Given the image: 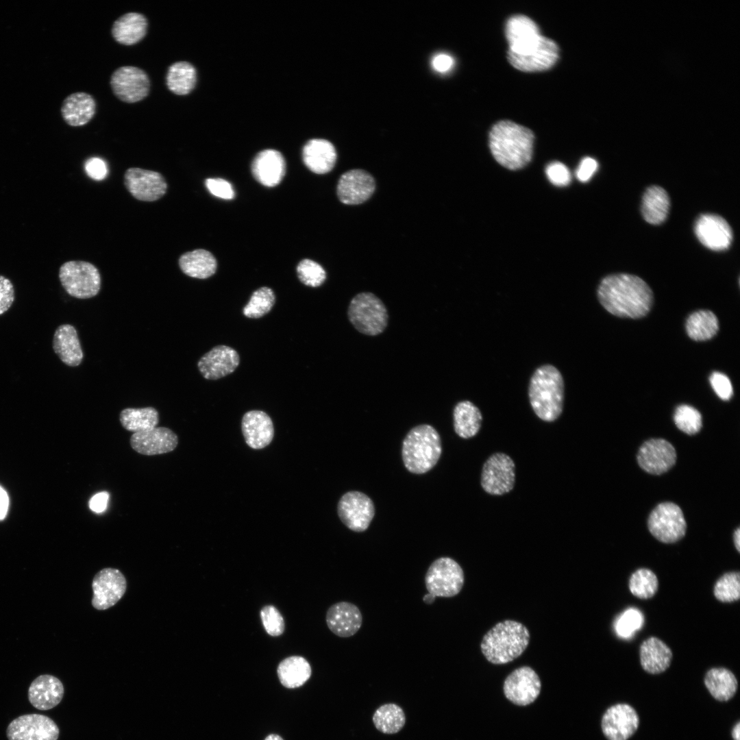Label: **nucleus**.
<instances>
[{
	"label": "nucleus",
	"mask_w": 740,
	"mask_h": 740,
	"mask_svg": "<svg viewBox=\"0 0 740 740\" xmlns=\"http://www.w3.org/2000/svg\"><path fill=\"white\" fill-rule=\"evenodd\" d=\"M505 34L509 45L507 58L515 69L525 72L542 71L557 62L558 45L542 36L537 25L529 17L521 14L510 17Z\"/></svg>",
	"instance_id": "obj_1"
},
{
	"label": "nucleus",
	"mask_w": 740,
	"mask_h": 740,
	"mask_svg": "<svg viewBox=\"0 0 740 740\" xmlns=\"http://www.w3.org/2000/svg\"><path fill=\"white\" fill-rule=\"evenodd\" d=\"M597 297L610 314L624 318L645 316L653 304V293L639 277L628 273L608 275L600 282Z\"/></svg>",
	"instance_id": "obj_2"
},
{
	"label": "nucleus",
	"mask_w": 740,
	"mask_h": 740,
	"mask_svg": "<svg viewBox=\"0 0 740 740\" xmlns=\"http://www.w3.org/2000/svg\"><path fill=\"white\" fill-rule=\"evenodd\" d=\"M534 135L532 130L511 121H500L491 127L489 147L495 160L510 170L520 169L531 160Z\"/></svg>",
	"instance_id": "obj_3"
},
{
	"label": "nucleus",
	"mask_w": 740,
	"mask_h": 740,
	"mask_svg": "<svg viewBox=\"0 0 740 740\" xmlns=\"http://www.w3.org/2000/svg\"><path fill=\"white\" fill-rule=\"evenodd\" d=\"M528 397L535 415L542 421L553 422L563 410L565 387L559 370L552 365L538 367L532 374Z\"/></svg>",
	"instance_id": "obj_4"
},
{
	"label": "nucleus",
	"mask_w": 740,
	"mask_h": 740,
	"mask_svg": "<svg viewBox=\"0 0 740 740\" xmlns=\"http://www.w3.org/2000/svg\"><path fill=\"white\" fill-rule=\"evenodd\" d=\"M530 638L529 630L523 624L507 619L496 624L484 635L480 648L489 662L506 664L523 654Z\"/></svg>",
	"instance_id": "obj_5"
},
{
	"label": "nucleus",
	"mask_w": 740,
	"mask_h": 740,
	"mask_svg": "<svg viewBox=\"0 0 740 740\" xmlns=\"http://www.w3.org/2000/svg\"><path fill=\"white\" fill-rule=\"evenodd\" d=\"M442 452L440 436L434 428L421 424L412 428L402 443V456L405 467L415 474L431 470Z\"/></svg>",
	"instance_id": "obj_6"
},
{
	"label": "nucleus",
	"mask_w": 740,
	"mask_h": 740,
	"mask_svg": "<svg viewBox=\"0 0 740 740\" xmlns=\"http://www.w3.org/2000/svg\"><path fill=\"white\" fill-rule=\"evenodd\" d=\"M352 325L360 333L376 336L388 324V312L382 300L371 293L357 294L351 300L347 311Z\"/></svg>",
	"instance_id": "obj_7"
},
{
	"label": "nucleus",
	"mask_w": 740,
	"mask_h": 740,
	"mask_svg": "<svg viewBox=\"0 0 740 740\" xmlns=\"http://www.w3.org/2000/svg\"><path fill=\"white\" fill-rule=\"evenodd\" d=\"M59 279L66 292L77 299L95 297L101 288V276L98 269L86 261L64 262L60 267Z\"/></svg>",
	"instance_id": "obj_8"
},
{
	"label": "nucleus",
	"mask_w": 740,
	"mask_h": 740,
	"mask_svg": "<svg viewBox=\"0 0 740 740\" xmlns=\"http://www.w3.org/2000/svg\"><path fill=\"white\" fill-rule=\"evenodd\" d=\"M464 582L462 567L449 557H441L434 560L425 576L426 589L435 597H454L460 592Z\"/></svg>",
	"instance_id": "obj_9"
},
{
	"label": "nucleus",
	"mask_w": 740,
	"mask_h": 740,
	"mask_svg": "<svg viewBox=\"0 0 740 740\" xmlns=\"http://www.w3.org/2000/svg\"><path fill=\"white\" fill-rule=\"evenodd\" d=\"M648 527L652 535L664 543H674L684 537L687 523L681 508L672 502L657 505L651 512Z\"/></svg>",
	"instance_id": "obj_10"
},
{
	"label": "nucleus",
	"mask_w": 740,
	"mask_h": 740,
	"mask_svg": "<svg viewBox=\"0 0 740 740\" xmlns=\"http://www.w3.org/2000/svg\"><path fill=\"white\" fill-rule=\"evenodd\" d=\"M515 480V464L508 454L494 453L484 463L480 484L486 493L491 495L506 494L513 489Z\"/></svg>",
	"instance_id": "obj_11"
},
{
	"label": "nucleus",
	"mask_w": 740,
	"mask_h": 740,
	"mask_svg": "<svg viewBox=\"0 0 740 740\" xmlns=\"http://www.w3.org/2000/svg\"><path fill=\"white\" fill-rule=\"evenodd\" d=\"M5 732L8 740H58L60 729L49 717L32 713L14 719Z\"/></svg>",
	"instance_id": "obj_12"
},
{
	"label": "nucleus",
	"mask_w": 740,
	"mask_h": 740,
	"mask_svg": "<svg viewBox=\"0 0 740 740\" xmlns=\"http://www.w3.org/2000/svg\"><path fill=\"white\" fill-rule=\"evenodd\" d=\"M337 511L345 526L357 532L365 531L375 515V508L371 498L356 491H349L341 497Z\"/></svg>",
	"instance_id": "obj_13"
},
{
	"label": "nucleus",
	"mask_w": 740,
	"mask_h": 740,
	"mask_svg": "<svg viewBox=\"0 0 740 740\" xmlns=\"http://www.w3.org/2000/svg\"><path fill=\"white\" fill-rule=\"evenodd\" d=\"M110 85L118 99L126 103H136L148 95L150 81L147 74L140 68L123 66L114 71Z\"/></svg>",
	"instance_id": "obj_14"
},
{
	"label": "nucleus",
	"mask_w": 740,
	"mask_h": 740,
	"mask_svg": "<svg viewBox=\"0 0 740 740\" xmlns=\"http://www.w3.org/2000/svg\"><path fill=\"white\" fill-rule=\"evenodd\" d=\"M541 682L536 672L529 666L513 670L504 680L503 690L506 698L517 706H527L538 698Z\"/></svg>",
	"instance_id": "obj_15"
},
{
	"label": "nucleus",
	"mask_w": 740,
	"mask_h": 740,
	"mask_svg": "<svg viewBox=\"0 0 740 740\" xmlns=\"http://www.w3.org/2000/svg\"><path fill=\"white\" fill-rule=\"evenodd\" d=\"M92 588V606L99 610H106L115 605L125 594L126 579L119 569L104 568L95 574Z\"/></svg>",
	"instance_id": "obj_16"
},
{
	"label": "nucleus",
	"mask_w": 740,
	"mask_h": 740,
	"mask_svg": "<svg viewBox=\"0 0 740 740\" xmlns=\"http://www.w3.org/2000/svg\"><path fill=\"white\" fill-rule=\"evenodd\" d=\"M124 184L134 198L143 201H156L167 190L166 181L161 173L140 168L127 169Z\"/></svg>",
	"instance_id": "obj_17"
},
{
	"label": "nucleus",
	"mask_w": 740,
	"mask_h": 740,
	"mask_svg": "<svg viewBox=\"0 0 740 740\" xmlns=\"http://www.w3.org/2000/svg\"><path fill=\"white\" fill-rule=\"evenodd\" d=\"M639 717L630 704L619 703L610 706L604 713L601 728L608 740H628L637 731Z\"/></svg>",
	"instance_id": "obj_18"
},
{
	"label": "nucleus",
	"mask_w": 740,
	"mask_h": 740,
	"mask_svg": "<svg viewBox=\"0 0 740 740\" xmlns=\"http://www.w3.org/2000/svg\"><path fill=\"white\" fill-rule=\"evenodd\" d=\"M676 461L675 448L663 439H651L646 441L637 454V462L640 467L653 475H661L667 472L675 465Z\"/></svg>",
	"instance_id": "obj_19"
},
{
	"label": "nucleus",
	"mask_w": 740,
	"mask_h": 740,
	"mask_svg": "<svg viewBox=\"0 0 740 740\" xmlns=\"http://www.w3.org/2000/svg\"><path fill=\"white\" fill-rule=\"evenodd\" d=\"M375 189V182L369 173L362 169H352L342 174L336 192L342 203L358 205L369 199Z\"/></svg>",
	"instance_id": "obj_20"
},
{
	"label": "nucleus",
	"mask_w": 740,
	"mask_h": 740,
	"mask_svg": "<svg viewBox=\"0 0 740 740\" xmlns=\"http://www.w3.org/2000/svg\"><path fill=\"white\" fill-rule=\"evenodd\" d=\"M694 230L700 243L712 250H725L732 241L730 226L724 218L717 214L701 215L695 222Z\"/></svg>",
	"instance_id": "obj_21"
},
{
	"label": "nucleus",
	"mask_w": 740,
	"mask_h": 740,
	"mask_svg": "<svg viewBox=\"0 0 740 740\" xmlns=\"http://www.w3.org/2000/svg\"><path fill=\"white\" fill-rule=\"evenodd\" d=\"M130 445L136 452L153 456L173 451L178 444L177 435L166 427H155L151 430L133 433Z\"/></svg>",
	"instance_id": "obj_22"
},
{
	"label": "nucleus",
	"mask_w": 740,
	"mask_h": 740,
	"mask_svg": "<svg viewBox=\"0 0 740 740\" xmlns=\"http://www.w3.org/2000/svg\"><path fill=\"white\" fill-rule=\"evenodd\" d=\"M239 355L227 345H217L205 354L198 361L197 367L207 380H217L232 373L238 366Z\"/></svg>",
	"instance_id": "obj_23"
},
{
	"label": "nucleus",
	"mask_w": 740,
	"mask_h": 740,
	"mask_svg": "<svg viewBox=\"0 0 740 740\" xmlns=\"http://www.w3.org/2000/svg\"><path fill=\"white\" fill-rule=\"evenodd\" d=\"M325 621L328 628L336 636L347 638L358 632L362 624L358 607L348 602H339L327 610Z\"/></svg>",
	"instance_id": "obj_24"
},
{
	"label": "nucleus",
	"mask_w": 740,
	"mask_h": 740,
	"mask_svg": "<svg viewBox=\"0 0 740 740\" xmlns=\"http://www.w3.org/2000/svg\"><path fill=\"white\" fill-rule=\"evenodd\" d=\"M64 693V689L60 680L50 674H42L30 684L28 700L36 709L47 711L60 703Z\"/></svg>",
	"instance_id": "obj_25"
},
{
	"label": "nucleus",
	"mask_w": 740,
	"mask_h": 740,
	"mask_svg": "<svg viewBox=\"0 0 740 740\" xmlns=\"http://www.w3.org/2000/svg\"><path fill=\"white\" fill-rule=\"evenodd\" d=\"M251 173L261 184L268 187L275 186L280 183L286 173L284 158L277 150H262L252 162Z\"/></svg>",
	"instance_id": "obj_26"
},
{
	"label": "nucleus",
	"mask_w": 740,
	"mask_h": 740,
	"mask_svg": "<svg viewBox=\"0 0 740 740\" xmlns=\"http://www.w3.org/2000/svg\"><path fill=\"white\" fill-rule=\"evenodd\" d=\"M241 428L246 443L253 449H262L273 440V421L264 411L247 412L243 417Z\"/></svg>",
	"instance_id": "obj_27"
},
{
	"label": "nucleus",
	"mask_w": 740,
	"mask_h": 740,
	"mask_svg": "<svg viewBox=\"0 0 740 740\" xmlns=\"http://www.w3.org/2000/svg\"><path fill=\"white\" fill-rule=\"evenodd\" d=\"M302 158L306 167L317 174H325L334 166L336 151L328 140L311 139L303 147Z\"/></svg>",
	"instance_id": "obj_28"
},
{
	"label": "nucleus",
	"mask_w": 740,
	"mask_h": 740,
	"mask_svg": "<svg viewBox=\"0 0 740 740\" xmlns=\"http://www.w3.org/2000/svg\"><path fill=\"white\" fill-rule=\"evenodd\" d=\"M52 347L60 360L69 367H77L82 361L84 354L77 332L71 324L59 325L53 334Z\"/></svg>",
	"instance_id": "obj_29"
},
{
	"label": "nucleus",
	"mask_w": 740,
	"mask_h": 740,
	"mask_svg": "<svg viewBox=\"0 0 740 740\" xmlns=\"http://www.w3.org/2000/svg\"><path fill=\"white\" fill-rule=\"evenodd\" d=\"M673 657L670 648L662 640L650 637L644 640L639 648L640 663L646 672L659 674L666 671Z\"/></svg>",
	"instance_id": "obj_30"
},
{
	"label": "nucleus",
	"mask_w": 740,
	"mask_h": 740,
	"mask_svg": "<svg viewBox=\"0 0 740 740\" xmlns=\"http://www.w3.org/2000/svg\"><path fill=\"white\" fill-rule=\"evenodd\" d=\"M96 103L94 98L86 92H75L69 95L63 101L61 113L65 122L69 125L82 126L94 116Z\"/></svg>",
	"instance_id": "obj_31"
},
{
	"label": "nucleus",
	"mask_w": 740,
	"mask_h": 740,
	"mask_svg": "<svg viewBox=\"0 0 740 740\" xmlns=\"http://www.w3.org/2000/svg\"><path fill=\"white\" fill-rule=\"evenodd\" d=\"M147 27V20L143 14L128 12L114 22L112 34L117 42L124 45H132L145 36Z\"/></svg>",
	"instance_id": "obj_32"
},
{
	"label": "nucleus",
	"mask_w": 740,
	"mask_h": 740,
	"mask_svg": "<svg viewBox=\"0 0 740 740\" xmlns=\"http://www.w3.org/2000/svg\"><path fill=\"white\" fill-rule=\"evenodd\" d=\"M453 419L456 434L460 438L468 439L479 432L483 418L480 409L473 403L464 400L455 406Z\"/></svg>",
	"instance_id": "obj_33"
},
{
	"label": "nucleus",
	"mask_w": 740,
	"mask_h": 740,
	"mask_svg": "<svg viewBox=\"0 0 740 740\" xmlns=\"http://www.w3.org/2000/svg\"><path fill=\"white\" fill-rule=\"evenodd\" d=\"M182 271L188 276L206 279L216 272L217 262L214 256L208 251L198 249L183 254L179 258Z\"/></svg>",
	"instance_id": "obj_34"
},
{
	"label": "nucleus",
	"mask_w": 740,
	"mask_h": 740,
	"mask_svg": "<svg viewBox=\"0 0 740 740\" xmlns=\"http://www.w3.org/2000/svg\"><path fill=\"white\" fill-rule=\"evenodd\" d=\"M277 674L280 682L284 687L295 689L308 681L311 676L312 669L305 658L291 656L285 658L279 663Z\"/></svg>",
	"instance_id": "obj_35"
},
{
	"label": "nucleus",
	"mask_w": 740,
	"mask_h": 740,
	"mask_svg": "<svg viewBox=\"0 0 740 740\" xmlns=\"http://www.w3.org/2000/svg\"><path fill=\"white\" fill-rule=\"evenodd\" d=\"M704 682L711 695L720 702L732 698L738 688L736 676L724 667L710 669L705 674Z\"/></svg>",
	"instance_id": "obj_36"
},
{
	"label": "nucleus",
	"mask_w": 740,
	"mask_h": 740,
	"mask_svg": "<svg viewBox=\"0 0 740 740\" xmlns=\"http://www.w3.org/2000/svg\"><path fill=\"white\" fill-rule=\"evenodd\" d=\"M669 205V197L665 190L658 186H652L645 190L643 196V217L650 224H661L667 217Z\"/></svg>",
	"instance_id": "obj_37"
},
{
	"label": "nucleus",
	"mask_w": 740,
	"mask_h": 740,
	"mask_svg": "<svg viewBox=\"0 0 740 740\" xmlns=\"http://www.w3.org/2000/svg\"><path fill=\"white\" fill-rule=\"evenodd\" d=\"M196 83L197 71L190 63L179 61L168 68L166 84L173 93L177 95H188L194 89Z\"/></svg>",
	"instance_id": "obj_38"
},
{
	"label": "nucleus",
	"mask_w": 740,
	"mask_h": 740,
	"mask_svg": "<svg viewBox=\"0 0 740 740\" xmlns=\"http://www.w3.org/2000/svg\"><path fill=\"white\" fill-rule=\"evenodd\" d=\"M719 330V321L715 314L708 310L691 313L686 321L688 336L696 341H704L715 336Z\"/></svg>",
	"instance_id": "obj_39"
},
{
	"label": "nucleus",
	"mask_w": 740,
	"mask_h": 740,
	"mask_svg": "<svg viewBox=\"0 0 740 740\" xmlns=\"http://www.w3.org/2000/svg\"><path fill=\"white\" fill-rule=\"evenodd\" d=\"M122 426L134 433L151 430L158 425L159 414L153 407L141 408H127L119 415Z\"/></svg>",
	"instance_id": "obj_40"
},
{
	"label": "nucleus",
	"mask_w": 740,
	"mask_h": 740,
	"mask_svg": "<svg viewBox=\"0 0 740 740\" xmlns=\"http://www.w3.org/2000/svg\"><path fill=\"white\" fill-rule=\"evenodd\" d=\"M375 728L387 735L399 732L406 724V715L401 706L395 703L380 706L372 717Z\"/></svg>",
	"instance_id": "obj_41"
},
{
	"label": "nucleus",
	"mask_w": 740,
	"mask_h": 740,
	"mask_svg": "<svg viewBox=\"0 0 740 740\" xmlns=\"http://www.w3.org/2000/svg\"><path fill=\"white\" fill-rule=\"evenodd\" d=\"M630 593L641 600L652 597L658 589L656 575L650 569L640 568L634 571L629 579Z\"/></svg>",
	"instance_id": "obj_42"
},
{
	"label": "nucleus",
	"mask_w": 740,
	"mask_h": 740,
	"mask_svg": "<svg viewBox=\"0 0 740 740\" xmlns=\"http://www.w3.org/2000/svg\"><path fill=\"white\" fill-rule=\"evenodd\" d=\"M275 301L273 290L263 286L255 291L243 308V314L249 318H260L267 314L273 308Z\"/></svg>",
	"instance_id": "obj_43"
},
{
	"label": "nucleus",
	"mask_w": 740,
	"mask_h": 740,
	"mask_svg": "<svg viewBox=\"0 0 740 740\" xmlns=\"http://www.w3.org/2000/svg\"><path fill=\"white\" fill-rule=\"evenodd\" d=\"M715 598L724 603L735 602L740 598V573L730 571L724 574L715 582L713 588Z\"/></svg>",
	"instance_id": "obj_44"
},
{
	"label": "nucleus",
	"mask_w": 740,
	"mask_h": 740,
	"mask_svg": "<svg viewBox=\"0 0 740 740\" xmlns=\"http://www.w3.org/2000/svg\"><path fill=\"white\" fill-rule=\"evenodd\" d=\"M674 420L677 428L689 435L698 433L702 426L700 412L686 404L680 405L676 408Z\"/></svg>",
	"instance_id": "obj_45"
},
{
	"label": "nucleus",
	"mask_w": 740,
	"mask_h": 740,
	"mask_svg": "<svg viewBox=\"0 0 740 740\" xmlns=\"http://www.w3.org/2000/svg\"><path fill=\"white\" fill-rule=\"evenodd\" d=\"M643 622L644 617L641 610L637 608H629L615 621V630L619 637L628 639L641 628Z\"/></svg>",
	"instance_id": "obj_46"
},
{
	"label": "nucleus",
	"mask_w": 740,
	"mask_h": 740,
	"mask_svg": "<svg viewBox=\"0 0 740 740\" xmlns=\"http://www.w3.org/2000/svg\"><path fill=\"white\" fill-rule=\"evenodd\" d=\"M297 273L301 282L312 287L321 286L326 279L324 269L319 263L310 259H304L299 262Z\"/></svg>",
	"instance_id": "obj_47"
},
{
	"label": "nucleus",
	"mask_w": 740,
	"mask_h": 740,
	"mask_svg": "<svg viewBox=\"0 0 740 740\" xmlns=\"http://www.w3.org/2000/svg\"><path fill=\"white\" fill-rule=\"evenodd\" d=\"M260 619L267 633L271 637H278L285 630V623L278 609L273 605L264 606L260 613Z\"/></svg>",
	"instance_id": "obj_48"
},
{
	"label": "nucleus",
	"mask_w": 740,
	"mask_h": 740,
	"mask_svg": "<svg viewBox=\"0 0 740 740\" xmlns=\"http://www.w3.org/2000/svg\"><path fill=\"white\" fill-rule=\"evenodd\" d=\"M545 174L549 181L557 186H565L571 181V175L568 168L560 162H552L545 168Z\"/></svg>",
	"instance_id": "obj_49"
},
{
	"label": "nucleus",
	"mask_w": 740,
	"mask_h": 740,
	"mask_svg": "<svg viewBox=\"0 0 740 740\" xmlns=\"http://www.w3.org/2000/svg\"><path fill=\"white\" fill-rule=\"evenodd\" d=\"M711 385L717 394L722 400H729L733 395V390L729 378L720 372H713L710 378Z\"/></svg>",
	"instance_id": "obj_50"
},
{
	"label": "nucleus",
	"mask_w": 740,
	"mask_h": 740,
	"mask_svg": "<svg viewBox=\"0 0 740 740\" xmlns=\"http://www.w3.org/2000/svg\"><path fill=\"white\" fill-rule=\"evenodd\" d=\"M205 184L209 192L215 197L223 199H232L235 193L232 184L221 178H208Z\"/></svg>",
	"instance_id": "obj_51"
},
{
	"label": "nucleus",
	"mask_w": 740,
	"mask_h": 740,
	"mask_svg": "<svg viewBox=\"0 0 740 740\" xmlns=\"http://www.w3.org/2000/svg\"><path fill=\"white\" fill-rule=\"evenodd\" d=\"M15 298L14 288L11 281L0 275V315L12 306Z\"/></svg>",
	"instance_id": "obj_52"
},
{
	"label": "nucleus",
	"mask_w": 740,
	"mask_h": 740,
	"mask_svg": "<svg viewBox=\"0 0 740 740\" xmlns=\"http://www.w3.org/2000/svg\"><path fill=\"white\" fill-rule=\"evenodd\" d=\"M85 170L88 175L95 180H103L108 173L105 162L99 158H91L85 163Z\"/></svg>",
	"instance_id": "obj_53"
},
{
	"label": "nucleus",
	"mask_w": 740,
	"mask_h": 740,
	"mask_svg": "<svg viewBox=\"0 0 740 740\" xmlns=\"http://www.w3.org/2000/svg\"><path fill=\"white\" fill-rule=\"evenodd\" d=\"M597 168L598 163L595 159L585 157L580 161L576 171V176L582 182H588L596 172Z\"/></svg>",
	"instance_id": "obj_54"
},
{
	"label": "nucleus",
	"mask_w": 740,
	"mask_h": 740,
	"mask_svg": "<svg viewBox=\"0 0 740 740\" xmlns=\"http://www.w3.org/2000/svg\"><path fill=\"white\" fill-rule=\"evenodd\" d=\"M454 63L453 58L445 53L435 56L432 61L433 69L439 73L449 71L453 67Z\"/></svg>",
	"instance_id": "obj_55"
},
{
	"label": "nucleus",
	"mask_w": 740,
	"mask_h": 740,
	"mask_svg": "<svg viewBox=\"0 0 740 740\" xmlns=\"http://www.w3.org/2000/svg\"><path fill=\"white\" fill-rule=\"evenodd\" d=\"M109 500L108 492L103 491L93 495L90 502V508L95 513H101L106 510Z\"/></svg>",
	"instance_id": "obj_56"
},
{
	"label": "nucleus",
	"mask_w": 740,
	"mask_h": 740,
	"mask_svg": "<svg viewBox=\"0 0 740 740\" xmlns=\"http://www.w3.org/2000/svg\"><path fill=\"white\" fill-rule=\"evenodd\" d=\"M9 499L5 491L0 486V519H3L7 513Z\"/></svg>",
	"instance_id": "obj_57"
},
{
	"label": "nucleus",
	"mask_w": 740,
	"mask_h": 740,
	"mask_svg": "<svg viewBox=\"0 0 740 740\" xmlns=\"http://www.w3.org/2000/svg\"><path fill=\"white\" fill-rule=\"evenodd\" d=\"M733 541L735 546L738 552H740V529L737 528L733 534Z\"/></svg>",
	"instance_id": "obj_58"
},
{
	"label": "nucleus",
	"mask_w": 740,
	"mask_h": 740,
	"mask_svg": "<svg viewBox=\"0 0 740 740\" xmlns=\"http://www.w3.org/2000/svg\"><path fill=\"white\" fill-rule=\"evenodd\" d=\"M732 737L734 740H740V723L738 722L732 730Z\"/></svg>",
	"instance_id": "obj_59"
},
{
	"label": "nucleus",
	"mask_w": 740,
	"mask_h": 740,
	"mask_svg": "<svg viewBox=\"0 0 740 740\" xmlns=\"http://www.w3.org/2000/svg\"><path fill=\"white\" fill-rule=\"evenodd\" d=\"M435 597V596L428 593L424 595L423 601L427 604H431L434 602Z\"/></svg>",
	"instance_id": "obj_60"
},
{
	"label": "nucleus",
	"mask_w": 740,
	"mask_h": 740,
	"mask_svg": "<svg viewBox=\"0 0 740 740\" xmlns=\"http://www.w3.org/2000/svg\"><path fill=\"white\" fill-rule=\"evenodd\" d=\"M264 740H284L281 736L277 734H270L266 737Z\"/></svg>",
	"instance_id": "obj_61"
}]
</instances>
